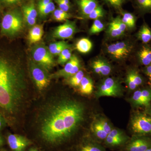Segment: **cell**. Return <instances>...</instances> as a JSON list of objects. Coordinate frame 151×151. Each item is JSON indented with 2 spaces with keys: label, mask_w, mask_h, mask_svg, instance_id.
<instances>
[{
  "label": "cell",
  "mask_w": 151,
  "mask_h": 151,
  "mask_svg": "<svg viewBox=\"0 0 151 151\" xmlns=\"http://www.w3.org/2000/svg\"><path fill=\"white\" fill-rule=\"evenodd\" d=\"M107 3L115 7L119 8L122 5L123 0H105Z\"/></svg>",
  "instance_id": "40"
},
{
  "label": "cell",
  "mask_w": 151,
  "mask_h": 151,
  "mask_svg": "<svg viewBox=\"0 0 151 151\" xmlns=\"http://www.w3.org/2000/svg\"><path fill=\"white\" fill-rule=\"evenodd\" d=\"M52 1V0H38V8L44 6Z\"/></svg>",
  "instance_id": "42"
},
{
  "label": "cell",
  "mask_w": 151,
  "mask_h": 151,
  "mask_svg": "<svg viewBox=\"0 0 151 151\" xmlns=\"http://www.w3.org/2000/svg\"><path fill=\"white\" fill-rule=\"evenodd\" d=\"M71 56V50L70 47L65 49L59 55L58 62L60 65H64L70 59Z\"/></svg>",
  "instance_id": "29"
},
{
  "label": "cell",
  "mask_w": 151,
  "mask_h": 151,
  "mask_svg": "<svg viewBox=\"0 0 151 151\" xmlns=\"http://www.w3.org/2000/svg\"><path fill=\"white\" fill-rule=\"evenodd\" d=\"M139 40L144 44H147L151 42V29L145 23H144L138 32L137 35Z\"/></svg>",
  "instance_id": "23"
},
{
  "label": "cell",
  "mask_w": 151,
  "mask_h": 151,
  "mask_svg": "<svg viewBox=\"0 0 151 151\" xmlns=\"http://www.w3.org/2000/svg\"><path fill=\"white\" fill-rule=\"evenodd\" d=\"M130 139V137L126 134L120 137L108 134L103 142L106 147L111 148H115L123 146L125 147Z\"/></svg>",
  "instance_id": "14"
},
{
  "label": "cell",
  "mask_w": 151,
  "mask_h": 151,
  "mask_svg": "<svg viewBox=\"0 0 151 151\" xmlns=\"http://www.w3.org/2000/svg\"><path fill=\"white\" fill-rule=\"evenodd\" d=\"M32 53L35 62L47 71L53 67L55 63L52 55L44 45H36L32 49Z\"/></svg>",
  "instance_id": "6"
},
{
  "label": "cell",
  "mask_w": 151,
  "mask_h": 151,
  "mask_svg": "<svg viewBox=\"0 0 151 151\" xmlns=\"http://www.w3.org/2000/svg\"><path fill=\"white\" fill-rule=\"evenodd\" d=\"M78 59L75 55H72L71 58L66 63L63 69L59 70L55 75V77H63L66 78H69V75L73 70L76 62Z\"/></svg>",
  "instance_id": "20"
},
{
  "label": "cell",
  "mask_w": 151,
  "mask_h": 151,
  "mask_svg": "<svg viewBox=\"0 0 151 151\" xmlns=\"http://www.w3.org/2000/svg\"><path fill=\"white\" fill-rule=\"evenodd\" d=\"M112 22L118 27L122 32L124 33L127 29V26L122 21V19L120 17H118L115 18L112 20Z\"/></svg>",
  "instance_id": "36"
},
{
  "label": "cell",
  "mask_w": 151,
  "mask_h": 151,
  "mask_svg": "<svg viewBox=\"0 0 151 151\" xmlns=\"http://www.w3.org/2000/svg\"><path fill=\"white\" fill-rule=\"evenodd\" d=\"M53 18L58 22H62L70 18L71 15L67 12L60 9H55L53 12Z\"/></svg>",
  "instance_id": "30"
},
{
  "label": "cell",
  "mask_w": 151,
  "mask_h": 151,
  "mask_svg": "<svg viewBox=\"0 0 151 151\" xmlns=\"http://www.w3.org/2000/svg\"><path fill=\"white\" fill-rule=\"evenodd\" d=\"M137 57L141 65L146 66L151 64V46L144 44L137 52Z\"/></svg>",
  "instance_id": "16"
},
{
  "label": "cell",
  "mask_w": 151,
  "mask_h": 151,
  "mask_svg": "<svg viewBox=\"0 0 151 151\" xmlns=\"http://www.w3.org/2000/svg\"><path fill=\"white\" fill-rule=\"evenodd\" d=\"M43 26L37 24L33 26L29 32L28 38L31 43L38 42L41 40L43 35Z\"/></svg>",
  "instance_id": "21"
},
{
  "label": "cell",
  "mask_w": 151,
  "mask_h": 151,
  "mask_svg": "<svg viewBox=\"0 0 151 151\" xmlns=\"http://www.w3.org/2000/svg\"><path fill=\"white\" fill-rule=\"evenodd\" d=\"M38 10L40 16L44 17H46L50 14L53 13L55 10V5L54 3L52 1L44 6L38 8Z\"/></svg>",
  "instance_id": "28"
},
{
  "label": "cell",
  "mask_w": 151,
  "mask_h": 151,
  "mask_svg": "<svg viewBox=\"0 0 151 151\" xmlns=\"http://www.w3.org/2000/svg\"><path fill=\"white\" fill-rule=\"evenodd\" d=\"M108 33L111 37L114 38L119 37L124 33L112 22L110 23L108 26Z\"/></svg>",
  "instance_id": "33"
},
{
  "label": "cell",
  "mask_w": 151,
  "mask_h": 151,
  "mask_svg": "<svg viewBox=\"0 0 151 151\" xmlns=\"http://www.w3.org/2000/svg\"><path fill=\"white\" fill-rule=\"evenodd\" d=\"M84 105L64 97L52 102L41 116L39 131L42 138L50 144L64 142L73 137L85 118Z\"/></svg>",
  "instance_id": "1"
},
{
  "label": "cell",
  "mask_w": 151,
  "mask_h": 151,
  "mask_svg": "<svg viewBox=\"0 0 151 151\" xmlns=\"http://www.w3.org/2000/svg\"><path fill=\"white\" fill-rule=\"evenodd\" d=\"M145 151H151V147L150 148H149V149H148L147 150Z\"/></svg>",
  "instance_id": "47"
},
{
  "label": "cell",
  "mask_w": 151,
  "mask_h": 151,
  "mask_svg": "<svg viewBox=\"0 0 151 151\" xmlns=\"http://www.w3.org/2000/svg\"><path fill=\"white\" fill-rule=\"evenodd\" d=\"M96 117L98 119L100 125L102 126L103 130L108 134L113 129L111 123L107 118H105L104 116H99Z\"/></svg>",
  "instance_id": "32"
},
{
  "label": "cell",
  "mask_w": 151,
  "mask_h": 151,
  "mask_svg": "<svg viewBox=\"0 0 151 151\" xmlns=\"http://www.w3.org/2000/svg\"><path fill=\"white\" fill-rule=\"evenodd\" d=\"M104 28V24L99 19L94 20L91 28L89 29V33L91 34L99 33L103 30Z\"/></svg>",
  "instance_id": "34"
},
{
  "label": "cell",
  "mask_w": 151,
  "mask_h": 151,
  "mask_svg": "<svg viewBox=\"0 0 151 151\" xmlns=\"http://www.w3.org/2000/svg\"><path fill=\"white\" fill-rule=\"evenodd\" d=\"M26 83L23 71L4 58H0V108L10 114L23 101Z\"/></svg>",
  "instance_id": "2"
},
{
  "label": "cell",
  "mask_w": 151,
  "mask_h": 151,
  "mask_svg": "<svg viewBox=\"0 0 151 151\" xmlns=\"http://www.w3.org/2000/svg\"><path fill=\"white\" fill-rule=\"evenodd\" d=\"M79 92L83 95H90L93 91V83L92 79L88 76H84L78 87Z\"/></svg>",
  "instance_id": "22"
},
{
  "label": "cell",
  "mask_w": 151,
  "mask_h": 151,
  "mask_svg": "<svg viewBox=\"0 0 151 151\" xmlns=\"http://www.w3.org/2000/svg\"><path fill=\"white\" fill-rule=\"evenodd\" d=\"M128 73L131 76L132 80L137 87H139L142 85L144 83V79L137 70L135 69H132L129 71Z\"/></svg>",
  "instance_id": "31"
},
{
  "label": "cell",
  "mask_w": 151,
  "mask_h": 151,
  "mask_svg": "<svg viewBox=\"0 0 151 151\" xmlns=\"http://www.w3.org/2000/svg\"><path fill=\"white\" fill-rule=\"evenodd\" d=\"M29 151H38L37 150H35V149H32V150H29Z\"/></svg>",
  "instance_id": "46"
},
{
  "label": "cell",
  "mask_w": 151,
  "mask_h": 151,
  "mask_svg": "<svg viewBox=\"0 0 151 151\" xmlns=\"http://www.w3.org/2000/svg\"><path fill=\"white\" fill-rule=\"evenodd\" d=\"M24 19L23 14L18 9L9 11L4 16L2 20V32L7 35H16L22 29Z\"/></svg>",
  "instance_id": "3"
},
{
  "label": "cell",
  "mask_w": 151,
  "mask_h": 151,
  "mask_svg": "<svg viewBox=\"0 0 151 151\" xmlns=\"http://www.w3.org/2000/svg\"><path fill=\"white\" fill-rule=\"evenodd\" d=\"M104 11L103 8L100 6H98L94 10L92 11L89 14L86 16L87 18L91 19L96 20L102 17L104 15Z\"/></svg>",
  "instance_id": "35"
},
{
  "label": "cell",
  "mask_w": 151,
  "mask_h": 151,
  "mask_svg": "<svg viewBox=\"0 0 151 151\" xmlns=\"http://www.w3.org/2000/svg\"><path fill=\"white\" fill-rule=\"evenodd\" d=\"M131 103L136 108H147L151 103V86L136 90L133 93Z\"/></svg>",
  "instance_id": "9"
},
{
  "label": "cell",
  "mask_w": 151,
  "mask_h": 151,
  "mask_svg": "<svg viewBox=\"0 0 151 151\" xmlns=\"http://www.w3.org/2000/svg\"><path fill=\"white\" fill-rule=\"evenodd\" d=\"M4 144V139H3L2 137L0 135V147L2 146Z\"/></svg>",
  "instance_id": "45"
},
{
  "label": "cell",
  "mask_w": 151,
  "mask_h": 151,
  "mask_svg": "<svg viewBox=\"0 0 151 151\" xmlns=\"http://www.w3.org/2000/svg\"><path fill=\"white\" fill-rule=\"evenodd\" d=\"M92 68L95 73L103 76H107L112 71V67L107 61L104 60L98 59L92 63Z\"/></svg>",
  "instance_id": "15"
},
{
  "label": "cell",
  "mask_w": 151,
  "mask_h": 151,
  "mask_svg": "<svg viewBox=\"0 0 151 151\" xmlns=\"http://www.w3.org/2000/svg\"><path fill=\"white\" fill-rule=\"evenodd\" d=\"M124 147L125 151H145L151 147V136L133 135Z\"/></svg>",
  "instance_id": "8"
},
{
  "label": "cell",
  "mask_w": 151,
  "mask_h": 151,
  "mask_svg": "<svg viewBox=\"0 0 151 151\" xmlns=\"http://www.w3.org/2000/svg\"><path fill=\"white\" fill-rule=\"evenodd\" d=\"M77 151H107L101 143L93 138H89L79 146Z\"/></svg>",
  "instance_id": "18"
},
{
  "label": "cell",
  "mask_w": 151,
  "mask_h": 151,
  "mask_svg": "<svg viewBox=\"0 0 151 151\" xmlns=\"http://www.w3.org/2000/svg\"><path fill=\"white\" fill-rule=\"evenodd\" d=\"M30 72L36 86L40 91L47 87L50 82V76L47 70L35 62L31 61Z\"/></svg>",
  "instance_id": "7"
},
{
  "label": "cell",
  "mask_w": 151,
  "mask_h": 151,
  "mask_svg": "<svg viewBox=\"0 0 151 151\" xmlns=\"http://www.w3.org/2000/svg\"><path fill=\"white\" fill-rule=\"evenodd\" d=\"M55 1L58 5L59 9H60L67 12L70 9V5L66 4L61 0H55Z\"/></svg>",
  "instance_id": "38"
},
{
  "label": "cell",
  "mask_w": 151,
  "mask_h": 151,
  "mask_svg": "<svg viewBox=\"0 0 151 151\" xmlns=\"http://www.w3.org/2000/svg\"><path fill=\"white\" fill-rule=\"evenodd\" d=\"M145 112L151 116V103L147 108H146Z\"/></svg>",
  "instance_id": "44"
},
{
  "label": "cell",
  "mask_w": 151,
  "mask_h": 151,
  "mask_svg": "<svg viewBox=\"0 0 151 151\" xmlns=\"http://www.w3.org/2000/svg\"><path fill=\"white\" fill-rule=\"evenodd\" d=\"M136 4L141 14L151 13V0H136Z\"/></svg>",
  "instance_id": "25"
},
{
  "label": "cell",
  "mask_w": 151,
  "mask_h": 151,
  "mask_svg": "<svg viewBox=\"0 0 151 151\" xmlns=\"http://www.w3.org/2000/svg\"><path fill=\"white\" fill-rule=\"evenodd\" d=\"M90 128L93 139L100 143L104 142L108 134L103 130L97 117L94 118Z\"/></svg>",
  "instance_id": "17"
},
{
  "label": "cell",
  "mask_w": 151,
  "mask_h": 151,
  "mask_svg": "<svg viewBox=\"0 0 151 151\" xmlns=\"http://www.w3.org/2000/svg\"><path fill=\"white\" fill-rule=\"evenodd\" d=\"M122 86L118 80L113 78H107L98 86L95 95L96 97L108 96L119 97L122 95Z\"/></svg>",
  "instance_id": "5"
},
{
  "label": "cell",
  "mask_w": 151,
  "mask_h": 151,
  "mask_svg": "<svg viewBox=\"0 0 151 151\" xmlns=\"http://www.w3.org/2000/svg\"><path fill=\"white\" fill-rule=\"evenodd\" d=\"M84 77V72L82 70H80L77 73L69 78V84L73 87H78Z\"/></svg>",
  "instance_id": "27"
},
{
  "label": "cell",
  "mask_w": 151,
  "mask_h": 151,
  "mask_svg": "<svg viewBox=\"0 0 151 151\" xmlns=\"http://www.w3.org/2000/svg\"><path fill=\"white\" fill-rule=\"evenodd\" d=\"M78 5L81 13L86 17L99 6L97 0H79Z\"/></svg>",
  "instance_id": "19"
},
{
  "label": "cell",
  "mask_w": 151,
  "mask_h": 151,
  "mask_svg": "<svg viewBox=\"0 0 151 151\" xmlns=\"http://www.w3.org/2000/svg\"><path fill=\"white\" fill-rule=\"evenodd\" d=\"M76 30L75 23L67 20L63 24L55 28L53 33V37L61 39L70 38L73 36Z\"/></svg>",
  "instance_id": "11"
},
{
  "label": "cell",
  "mask_w": 151,
  "mask_h": 151,
  "mask_svg": "<svg viewBox=\"0 0 151 151\" xmlns=\"http://www.w3.org/2000/svg\"><path fill=\"white\" fill-rule=\"evenodd\" d=\"M64 42H65V41H59L51 44L48 47L49 50L51 52L52 54L54 55L55 50L63 44Z\"/></svg>",
  "instance_id": "37"
},
{
  "label": "cell",
  "mask_w": 151,
  "mask_h": 151,
  "mask_svg": "<svg viewBox=\"0 0 151 151\" xmlns=\"http://www.w3.org/2000/svg\"><path fill=\"white\" fill-rule=\"evenodd\" d=\"M1 2L6 5H16L21 3L22 0H0Z\"/></svg>",
  "instance_id": "41"
},
{
  "label": "cell",
  "mask_w": 151,
  "mask_h": 151,
  "mask_svg": "<svg viewBox=\"0 0 151 151\" xmlns=\"http://www.w3.org/2000/svg\"><path fill=\"white\" fill-rule=\"evenodd\" d=\"M122 19V21L127 25V27L130 29L134 28L135 27L136 18L133 14L129 12L124 13Z\"/></svg>",
  "instance_id": "26"
},
{
  "label": "cell",
  "mask_w": 151,
  "mask_h": 151,
  "mask_svg": "<svg viewBox=\"0 0 151 151\" xmlns=\"http://www.w3.org/2000/svg\"><path fill=\"white\" fill-rule=\"evenodd\" d=\"M108 53L117 59L126 58L129 55L132 51V46L124 42H119L110 45L108 47Z\"/></svg>",
  "instance_id": "10"
},
{
  "label": "cell",
  "mask_w": 151,
  "mask_h": 151,
  "mask_svg": "<svg viewBox=\"0 0 151 151\" xmlns=\"http://www.w3.org/2000/svg\"><path fill=\"white\" fill-rule=\"evenodd\" d=\"M130 127L133 135L151 136V116L146 112H137L132 116Z\"/></svg>",
  "instance_id": "4"
},
{
  "label": "cell",
  "mask_w": 151,
  "mask_h": 151,
  "mask_svg": "<svg viewBox=\"0 0 151 151\" xmlns=\"http://www.w3.org/2000/svg\"><path fill=\"white\" fill-rule=\"evenodd\" d=\"M92 42L89 39L86 38L79 40L76 45L77 50L82 53L89 52L92 49Z\"/></svg>",
  "instance_id": "24"
},
{
  "label": "cell",
  "mask_w": 151,
  "mask_h": 151,
  "mask_svg": "<svg viewBox=\"0 0 151 151\" xmlns=\"http://www.w3.org/2000/svg\"><path fill=\"white\" fill-rule=\"evenodd\" d=\"M7 142L13 151H24L29 142L26 138L21 135L9 134L8 136Z\"/></svg>",
  "instance_id": "12"
},
{
  "label": "cell",
  "mask_w": 151,
  "mask_h": 151,
  "mask_svg": "<svg viewBox=\"0 0 151 151\" xmlns=\"http://www.w3.org/2000/svg\"><path fill=\"white\" fill-rule=\"evenodd\" d=\"M143 71L147 77L149 83H150L151 86V64L147 66H145Z\"/></svg>",
  "instance_id": "39"
},
{
  "label": "cell",
  "mask_w": 151,
  "mask_h": 151,
  "mask_svg": "<svg viewBox=\"0 0 151 151\" xmlns=\"http://www.w3.org/2000/svg\"><path fill=\"white\" fill-rule=\"evenodd\" d=\"M22 12L24 19L29 26L35 25L37 18V12L33 1L23 6Z\"/></svg>",
  "instance_id": "13"
},
{
  "label": "cell",
  "mask_w": 151,
  "mask_h": 151,
  "mask_svg": "<svg viewBox=\"0 0 151 151\" xmlns=\"http://www.w3.org/2000/svg\"><path fill=\"white\" fill-rule=\"evenodd\" d=\"M6 122L4 118L0 114V131L5 127Z\"/></svg>",
  "instance_id": "43"
}]
</instances>
